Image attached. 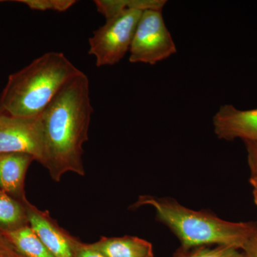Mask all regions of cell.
<instances>
[{"label": "cell", "mask_w": 257, "mask_h": 257, "mask_svg": "<svg viewBox=\"0 0 257 257\" xmlns=\"http://www.w3.org/2000/svg\"><path fill=\"white\" fill-rule=\"evenodd\" d=\"M92 112L89 79L80 71L39 116L43 135L42 165L55 182L67 172L85 175L82 147L88 140Z\"/></svg>", "instance_id": "6da1fadb"}, {"label": "cell", "mask_w": 257, "mask_h": 257, "mask_svg": "<svg viewBox=\"0 0 257 257\" xmlns=\"http://www.w3.org/2000/svg\"><path fill=\"white\" fill-rule=\"evenodd\" d=\"M152 207L160 221L178 238L184 248L221 246L243 249L257 229L256 223L224 220L211 211L194 210L172 198L142 195L132 210Z\"/></svg>", "instance_id": "7a4b0ae2"}, {"label": "cell", "mask_w": 257, "mask_h": 257, "mask_svg": "<svg viewBox=\"0 0 257 257\" xmlns=\"http://www.w3.org/2000/svg\"><path fill=\"white\" fill-rule=\"evenodd\" d=\"M80 72L62 52H47L11 74L0 95V115L38 117Z\"/></svg>", "instance_id": "3957f363"}, {"label": "cell", "mask_w": 257, "mask_h": 257, "mask_svg": "<svg viewBox=\"0 0 257 257\" xmlns=\"http://www.w3.org/2000/svg\"><path fill=\"white\" fill-rule=\"evenodd\" d=\"M144 11L128 10L106 20L89 40V55L95 57L96 67L113 66L130 51L135 30Z\"/></svg>", "instance_id": "277c9868"}, {"label": "cell", "mask_w": 257, "mask_h": 257, "mask_svg": "<svg viewBox=\"0 0 257 257\" xmlns=\"http://www.w3.org/2000/svg\"><path fill=\"white\" fill-rule=\"evenodd\" d=\"M132 63L156 64L177 52L162 10H145L140 17L130 48Z\"/></svg>", "instance_id": "5b68a950"}, {"label": "cell", "mask_w": 257, "mask_h": 257, "mask_svg": "<svg viewBox=\"0 0 257 257\" xmlns=\"http://www.w3.org/2000/svg\"><path fill=\"white\" fill-rule=\"evenodd\" d=\"M25 153L42 164L43 135L40 117L0 115V154Z\"/></svg>", "instance_id": "8992f818"}, {"label": "cell", "mask_w": 257, "mask_h": 257, "mask_svg": "<svg viewBox=\"0 0 257 257\" xmlns=\"http://www.w3.org/2000/svg\"><path fill=\"white\" fill-rule=\"evenodd\" d=\"M29 225L55 257H75L74 246L79 239L59 225L47 210H40L30 202L26 204Z\"/></svg>", "instance_id": "52a82bcc"}, {"label": "cell", "mask_w": 257, "mask_h": 257, "mask_svg": "<svg viewBox=\"0 0 257 257\" xmlns=\"http://www.w3.org/2000/svg\"><path fill=\"white\" fill-rule=\"evenodd\" d=\"M213 125L219 140L257 143V109L239 110L231 104L221 106L213 117Z\"/></svg>", "instance_id": "ba28073f"}, {"label": "cell", "mask_w": 257, "mask_h": 257, "mask_svg": "<svg viewBox=\"0 0 257 257\" xmlns=\"http://www.w3.org/2000/svg\"><path fill=\"white\" fill-rule=\"evenodd\" d=\"M35 160L28 154H0V189L20 202H28L25 192V177Z\"/></svg>", "instance_id": "9c48e42d"}, {"label": "cell", "mask_w": 257, "mask_h": 257, "mask_svg": "<svg viewBox=\"0 0 257 257\" xmlns=\"http://www.w3.org/2000/svg\"><path fill=\"white\" fill-rule=\"evenodd\" d=\"M87 244L106 257H155L152 243L138 236H102Z\"/></svg>", "instance_id": "30bf717a"}, {"label": "cell", "mask_w": 257, "mask_h": 257, "mask_svg": "<svg viewBox=\"0 0 257 257\" xmlns=\"http://www.w3.org/2000/svg\"><path fill=\"white\" fill-rule=\"evenodd\" d=\"M28 202H20L0 189V231L1 232H13L29 226L28 211L26 207Z\"/></svg>", "instance_id": "8fae6325"}, {"label": "cell", "mask_w": 257, "mask_h": 257, "mask_svg": "<svg viewBox=\"0 0 257 257\" xmlns=\"http://www.w3.org/2000/svg\"><path fill=\"white\" fill-rule=\"evenodd\" d=\"M22 257H55L29 226L3 233Z\"/></svg>", "instance_id": "7c38bea8"}, {"label": "cell", "mask_w": 257, "mask_h": 257, "mask_svg": "<svg viewBox=\"0 0 257 257\" xmlns=\"http://www.w3.org/2000/svg\"><path fill=\"white\" fill-rule=\"evenodd\" d=\"M165 0H96V10L106 20L128 10H162Z\"/></svg>", "instance_id": "4fadbf2b"}, {"label": "cell", "mask_w": 257, "mask_h": 257, "mask_svg": "<svg viewBox=\"0 0 257 257\" xmlns=\"http://www.w3.org/2000/svg\"><path fill=\"white\" fill-rule=\"evenodd\" d=\"M173 257H245L236 248L227 246H198L184 248L180 246L174 253Z\"/></svg>", "instance_id": "5bb4252c"}, {"label": "cell", "mask_w": 257, "mask_h": 257, "mask_svg": "<svg viewBox=\"0 0 257 257\" xmlns=\"http://www.w3.org/2000/svg\"><path fill=\"white\" fill-rule=\"evenodd\" d=\"M18 3L26 5L31 10L37 11H52L63 13L76 3L74 0H19Z\"/></svg>", "instance_id": "9a60e30c"}, {"label": "cell", "mask_w": 257, "mask_h": 257, "mask_svg": "<svg viewBox=\"0 0 257 257\" xmlns=\"http://www.w3.org/2000/svg\"><path fill=\"white\" fill-rule=\"evenodd\" d=\"M244 143L247 150L248 163L251 171V177L257 178V143L245 141Z\"/></svg>", "instance_id": "2e32d148"}, {"label": "cell", "mask_w": 257, "mask_h": 257, "mask_svg": "<svg viewBox=\"0 0 257 257\" xmlns=\"http://www.w3.org/2000/svg\"><path fill=\"white\" fill-rule=\"evenodd\" d=\"M0 257H22L1 231H0Z\"/></svg>", "instance_id": "e0dca14e"}, {"label": "cell", "mask_w": 257, "mask_h": 257, "mask_svg": "<svg viewBox=\"0 0 257 257\" xmlns=\"http://www.w3.org/2000/svg\"><path fill=\"white\" fill-rule=\"evenodd\" d=\"M74 255L75 257H106L98 251H94L88 246L87 243H83L79 239L74 246Z\"/></svg>", "instance_id": "ac0fdd59"}, {"label": "cell", "mask_w": 257, "mask_h": 257, "mask_svg": "<svg viewBox=\"0 0 257 257\" xmlns=\"http://www.w3.org/2000/svg\"><path fill=\"white\" fill-rule=\"evenodd\" d=\"M245 257H257V229L243 249Z\"/></svg>", "instance_id": "d6986e66"}, {"label": "cell", "mask_w": 257, "mask_h": 257, "mask_svg": "<svg viewBox=\"0 0 257 257\" xmlns=\"http://www.w3.org/2000/svg\"><path fill=\"white\" fill-rule=\"evenodd\" d=\"M249 182L253 188V199H254V202L257 207V182L251 180V179H249Z\"/></svg>", "instance_id": "ffe728a7"}, {"label": "cell", "mask_w": 257, "mask_h": 257, "mask_svg": "<svg viewBox=\"0 0 257 257\" xmlns=\"http://www.w3.org/2000/svg\"><path fill=\"white\" fill-rule=\"evenodd\" d=\"M250 179H251V180L255 181V182H257V178H256V177H250Z\"/></svg>", "instance_id": "44dd1931"}]
</instances>
